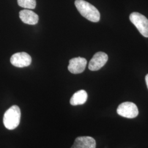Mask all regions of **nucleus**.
<instances>
[{"instance_id": "f03ea898", "label": "nucleus", "mask_w": 148, "mask_h": 148, "mask_svg": "<svg viewBox=\"0 0 148 148\" xmlns=\"http://www.w3.org/2000/svg\"><path fill=\"white\" fill-rule=\"evenodd\" d=\"M21 112L17 106H13L5 111L3 122L5 128L9 130L16 129L20 123Z\"/></svg>"}, {"instance_id": "0eeeda50", "label": "nucleus", "mask_w": 148, "mask_h": 148, "mask_svg": "<svg viewBox=\"0 0 148 148\" xmlns=\"http://www.w3.org/2000/svg\"><path fill=\"white\" fill-rule=\"evenodd\" d=\"M87 63V60L84 58L77 57L71 59L69 60L68 70L72 74L82 73L85 70Z\"/></svg>"}, {"instance_id": "1a4fd4ad", "label": "nucleus", "mask_w": 148, "mask_h": 148, "mask_svg": "<svg viewBox=\"0 0 148 148\" xmlns=\"http://www.w3.org/2000/svg\"><path fill=\"white\" fill-rule=\"evenodd\" d=\"M19 18L21 21L29 25H35L38 21V16L33 11L24 10L19 12Z\"/></svg>"}, {"instance_id": "423d86ee", "label": "nucleus", "mask_w": 148, "mask_h": 148, "mask_svg": "<svg viewBox=\"0 0 148 148\" xmlns=\"http://www.w3.org/2000/svg\"><path fill=\"white\" fill-rule=\"evenodd\" d=\"M108 60V56L106 53L102 52H97L90 60L88 68L91 71H97L105 65Z\"/></svg>"}, {"instance_id": "7ed1b4c3", "label": "nucleus", "mask_w": 148, "mask_h": 148, "mask_svg": "<svg viewBox=\"0 0 148 148\" xmlns=\"http://www.w3.org/2000/svg\"><path fill=\"white\" fill-rule=\"evenodd\" d=\"M130 19L143 36L148 37V19L138 12H133L130 16Z\"/></svg>"}, {"instance_id": "9d476101", "label": "nucleus", "mask_w": 148, "mask_h": 148, "mask_svg": "<svg viewBox=\"0 0 148 148\" xmlns=\"http://www.w3.org/2000/svg\"><path fill=\"white\" fill-rule=\"evenodd\" d=\"M88 95L85 90H79L75 93L70 100V103L73 106L82 105L87 100Z\"/></svg>"}, {"instance_id": "20e7f679", "label": "nucleus", "mask_w": 148, "mask_h": 148, "mask_svg": "<svg viewBox=\"0 0 148 148\" xmlns=\"http://www.w3.org/2000/svg\"><path fill=\"white\" fill-rule=\"evenodd\" d=\"M117 112L119 115L128 119L135 118L139 114L137 106L132 102L129 101L120 104L117 109Z\"/></svg>"}, {"instance_id": "9b49d317", "label": "nucleus", "mask_w": 148, "mask_h": 148, "mask_svg": "<svg viewBox=\"0 0 148 148\" xmlns=\"http://www.w3.org/2000/svg\"><path fill=\"white\" fill-rule=\"evenodd\" d=\"M19 6L27 9H34L36 7V0H18Z\"/></svg>"}, {"instance_id": "6e6552de", "label": "nucleus", "mask_w": 148, "mask_h": 148, "mask_svg": "<svg viewBox=\"0 0 148 148\" xmlns=\"http://www.w3.org/2000/svg\"><path fill=\"white\" fill-rule=\"evenodd\" d=\"M96 142L93 138L82 136L76 138L71 148H95Z\"/></svg>"}, {"instance_id": "f257e3e1", "label": "nucleus", "mask_w": 148, "mask_h": 148, "mask_svg": "<svg viewBox=\"0 0 148 148\" xmlns=\"http://www.w3.org/2000/svg\"><path fill=\"white\" fill-rule=\"evenodd\" d=\"M75 5L81 16L92 22H98L101 18L99 11L94 5L84 0H76Z\"/></svg>"}, {"instance_id": "39448f33", "label": "nucleus", "mask_w": 148, "mask_h": 148, "mask_svg": "<svg viewBox=\"0 0 148 148\" xmlns=\"http://www.w3.org/2000/svg\"><path fill=\"white\" fill-rule=\"evenodd\" d=\"M32 57L25 52L15 53L11 57V64L18 68H24L29 66L32 63Z\"/></svg>"}, {"instance_id": "f8f14e48", "label": "nucleus", "mask_w": 148, "mask_h": 148, "mask_svg": "<svg viewBox=\"0 0 148 148\" xmlns=\"http://www.w3.org/2000/svg\"><path fill=\"white\" fill-rule=\"evenodd\" d=\"M145 82H146V84H147L148 89V74H147L145 76Z\"/></svg>"}]
</instances>
